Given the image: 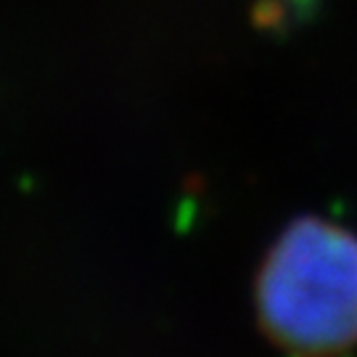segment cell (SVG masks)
<instances>
[{"instance_id":"1","label":"cell","mask_w":357,"mask_h":357,"mask_svg":"<svg viewBox=\"0 0 357 357\" xmlns=\"http://www.w3.org/2000/svg\"><path fill=\"white\" fill-rule=\"evenodd\" d=\"M257 305L273 339L296 355L326 357L357 344V236L302 220L268 255Z\"/></svg>"}]
</instances>
